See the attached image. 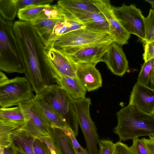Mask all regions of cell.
Here are the masks:
<instances>
[{
	"label": "cell",
	"mask_w": 154,
	"mask_h": 154,
	"mask_svg": "<svg viewBox=\"0 0 154 154\" xmlns=\"http://www.w3.org/2000/svg\"><path fill=\"white\" fill-rule=\"evenodd\" d=\"M14 31L26 67L25 77L36 94L48 86L49 66L46 47L30 22L17 20Z\"/></svg>",
	"instance_id": "obj_1"
},
{
	"label": "cell",
	"mask_w": 154,
	"mask_h": 154,
	"mask_svg": "<svg viewBox=\"0 0 154 154\" xmlns=\"http://www.w3.org/2000/svg\"><path fill=\"white\" fill-rule=\"evenodd\" d=\"M116 116L118 123L114 132L120 141L154 136V114L146 113L135 106L128 105L118 111Z\"/></svg>",
	"instance_id": "obj_2"
},
{
	"label": "cell",
	"mask_w": 154,
	"mask_h": 154,
	"mask_svg": "<svg viewBox=\"0 0 154 154\" xmlns=\"http://www.w3.org/2000/svg\"><path fill=\"white\" fill-rule=\"evenodd\" d=\"M12 21L0 16V70L8 73L25 74L26 67Z\"/></svg>",
	"instance_id": "obj_3"
},
{
	"label": "cell",
	"mask_w": 154,
	"mask_h": 154,
	"mask_svg": "<svg viewBox=\"0 0 154 154\" xmlns=\"http://www.w3.org/2000/svg\"><path fill=\"white\" fill-rule=\"evenodd\" d=\"M45 100L65 120L75 136L78 134L79 123L73 99L58 84L47 86L40 94Z\"/></svg>",
	"instance_id": "obj_4"
},
{
	"label": "cell",
	"mask_w": 154,
	"mask_h": 154,
	"mask_svg": "<svg viewBox=\"0 0 154 154\" xmlns=\"http://www.w3.org/2000/svg\"><path fill=\"white\" fill-rule=\"evenodd\" d=\"M32 86L25 77L8 78L0 82V106L5 108L17 106L32 99L34 95Z\"/></svg>",
	"instance_id": "obj_5"
},
{
	"label": "cell",
	"mask_w": 154,
	"mask_h": 154,
	"mask_svg": "<svg viewBox=\"0 0 154 154\" xmlns=\"http://www.w3.org/2000/svg\"><path fill=\"white\" fill-rule=\"evenodd\" d=\"M112 41H113L108 32H99L84 28L74 31L61 36L54 42L51 48L61 50Z\"/></svg>",
	"instance_id": "obj_6"
},
{
	"label": "cell",
	"mask_w": 154,
	"mask_h": 154,
	"mask_svg": "<svg viewBox=\"0 0 154 154\" xmlns=\"http://www.w3.org/2000/svg\"><path fill=\"white\" fill-rule=\"evenodd\" d=\"M73 104L79 125L85 138L89 154H98L97 144L99 139L94 123L91 118L89 98L74 100Z\"/></svg>",
	"instance_id": "obj_7"
},
{
	"label": "cell",
	"mask_w": 154,
	"mask_h": 154,
	"mask_svg": "<svg viewBox=\"0 0 154 154\" xmlns=\"http://www.w3.org/2000/svg\"><path fill=\"white\" fill-rule=\"evenodd\" d=\"M17 105L27 120L20 127L21 128L36 138L41 136H50L51 125L32 99L19 103Z\"/></svg>",
	"instance_id": "obj_8"
},
{
	"label": "cell",
	"mask_w": 154,
	"mask_h": 154,
	"mask_svg": "<svg viewBox=\"0 0 154 154\" xmlns=\"http://www.w3.org/2000/svg\"><path fill=\"white\" fill-rule=\"evenodd\" d=\"M112 9L116 17L127 31L138 36L143 42L145 38V17L140 10L134 4H125L119 7L112 6Z\"/></svg>",
	"instance_id": "obj_9"
},
{
	"label": "cell",
	"mask_w": 154,
	"mask_h": 154,
	"mask_svg": "<svg viewBox=\"0 0 154 154\" xmlns=\"http://www.w3.org/2000/svg\"><path fill=\"white\" fill-rule=\"evenodd\" d=\"M112 42L91 44L60 51L67 55L75 63L96 64L99 62H103V57Z\"/></svg>",
	"instance_id": "obj_10"
},
{
	"label": "cell",
	"mask_w": 154,
	"mask_h": 154,
	"mask_svg": "<svg viewBox=\"0 0 154 154\" xmlns=\"http://www.w3.org/2000/svg\"><path fill=\"white\" fill-rule=\"evenodd\" d=\"M92 2L106 18L109 26V33L113 41L121 46L127 44L131 34L114 15L110 1L92 0Z\"/></svg>",
	"instance_id": "obj_11"
},
{
	"label": "cell",
	"mask_w": 154,
	"mask_h": 154,
	"mask_svg": "<svg viewBox=\"0 0 154 154\" xmlns=\"http://www.w3.org/2000/svg\"><path fill=\"white\" fill-rule=\"evenodd\" d=\"M46 53L50 68L66 76L77 77L75 63L66 54L53 48H46Z\"/></svg>",
	"instance_id": "obj_12"
},
{
	"label": "cell",
	"mask_w": 154,
	"mask_h": 154,
	"mask_svg": "<svg viewBox=\"0 0 154 154\" xmlns=\"http://www.w3.org/2000/svg\"><path fill=\"white\" fill-rule=\"evenodd\" d=\"M128 105L135 106L146 113L154 114V88L137 82L131 92Z\"/></svg>",
	"instance_id": "obj_13"
},
{
	"label": "cell",
	"mask_w": 154,
	"mask_h": 154,
	"mask_svg": "<svg viewBox=\"0 0 154 154\" xmlns=\"http://www.w3.org/2000/svg\"><path fill=\"white\" fill-rule=\"evenodd\" d=\"M103 62L114 74L123 76L128 69V62L121 45L112 41L103 58Z\"/></svg>",
	"instance_id": "obj_14"
},
{
	"label": "cell",
	"mask_w": 154,
	"mask_h": 154,
	"mask_svg": "<svg viewBox=\"0 0 154 154\" xmlns=\"http://www.w3.org/2000/svg\"><path fill=\"white\" fill-rule=\"evenodd\" d=\"M62 10L64 12L69 13L76 18L86 29L99 32H109L108 23L101 13L71 9Z\"/></svg>",
	"instance_id": "obj_15"
},
{
	"label": "cell",
	"mask_w": 154,
	"mask_h": 154,
	"mask_svg": "<svg viewBox=\"0 0 154 154\" xmlns=\"http://www.w3.org/2000/svg\"><path fill=\"white\" fill-rule=\"evenodd\" d=\"M75 63L76 76L86 91H93L102 87L101 75L96 67V64Z\"/></svg>",
	"instance_id": "obj_16"
},
{
	"label": "cell",
	"mask_w": 154,
	"mask_h": 154,
	"mask_svg": "<svg viewBox=\"0 0 154 154\" xmlns=\"http://www.w3.org/2000/svg\"><path fill=\"white\" fill-rule=\"evenodd\" d=\"M51 80L61 87L74 100L85 98L86 90L77 77H71L62 74L49 67Z\"/></svg>",
	"instance_id": "obj_17"
},
{
	"label": "cell",
	"mask_w": 154,
	"mask_h": 154,
	"mask_svg": "<svg viewBox=\"0 0 154 154\" xmlns=\"http://www.w3.org/2000/svg\"><path fill=\"white\" fill-rule=\"evenodd\" d=\"M51 2L50 0H0V16L4 19L12 21L20 9L31 5Z\"/></svg>",
	"instance_id": "obj_18"
},
{
	"label": "cell",
	"mask_w": 154,
	"mask_h": 154,
	"mask_svg": "<svg viewBox=\"0 0 154 154\" xmlns=\"http://www.w3.org/2000/svg\"><path fill=\"white\" fill-rule=\"evenodd\" d=\"M65 18L60 20L55 26L46 47L51 48L58 38L70 32L85 28L84 26L72 15L64 12Z\"/></svg>",
	"instance_id": "obj_19"
},
{
	"label": "cell",
	"mask_w": 154,
	"mask_h": 154,
	"mask_svg": "<svg viewBox=\"0 0 154 154\" xmlns=\"http://www.w3.org/2000/svg\"><path fill=\"white\" fill-rule=\"evenodd\" d=\"M32 100L39 108L51 128L70 129L62 116L52 108L40 94H35Z\"/></svg>",
	"instance_id": "obj_20"
},
{
	"label": "cell",
	"mask_w": 154,
	"mask_h": 154,
	"mask_svg": "<svg viewBox=\"0 0 154 154\" xmlns=\"http://www.w3.org/2000/svg\"><path fill=\"white\" fill-rule=\"evenodd\" d=\"M35 137L20 127L11 134L12 143L16 150L25 154H35L33 144Z\"/></svg>",
	"instance_id": "obj_21"
},
{
	"label": "cell",
	"mask_w": 154,
	"mask_h": 154,
	"mask_svg": "<svg viewBox=\"0 0 154 154\" xmlns=\"http://www.w3.org/2000/svg\"><path fill=\"white\" fill-rule=\"evenodd\" d=\"M50 136L59 154H77L69 139L61 129L52 128Z\"/></svg>",
	"instance_id": "obj_22"
},
{
	"label": "cell",
	"mask_w": 154,
	"mask_h": 154,
	"mask_svg": "<svg viewBox=\"0 0 154 154\" xmlns=\"http://www.w3.org/2000/svg\"><path fill=\"white\" fill-rule=\"evenodd\" d=\"M63 19H37L31 22L46 47L55 26L60 20Z\"/></svg>",
	"instance_id": "obj_23"
},
{
	"label": "cell",
	"mask_w": 154,
	"mask_h": 154,
	"mask_svg": "<svg viewBox=\"0 0 154 154\" xmlns=\"http://www.w3.org/2000/svg\"><path fill=\"white\" fill-rule=\"evenodd\" d=\"M57 5L62 9L80 10L100 13L99 9L92 3V0H60Z\"/></svg>",
	"instance_id": "obj_24"
},
{
	"label": "cell",
	"mask_w": 154,
	"mask_h": 154,
	"mask_svg": "<svg viewBox=\"0 0 154 154\" xmlns=\"http://www.w3.org/2000/svg\"><path fill=\"white\" fill-rule=\"evenodd\" d=\"M0 121L15 122L22 125L27 122L18 105L8 108H0Z\"/></svg>",
	"instance_id": "obj_25"
},
{
	"label": "cell",
	"mask_w": 154,
	"mask_h": 154,
	"mask_svg": "<svg viewBox=\"0 0 154 154\" xmlns=\"http://www.w3.org/2000/svg\"><path fill=\"white\" fill-rule=\"evenodd\" d=\"M49 4L33 5L20 10L17 16L20 20L32 22L39 18Z\"/></svg>",
	"instance_id": "obj_26"
},
{
	"label": "cell",
	"mask_w": 154,
	"mask_h": 154,
	"mask_svg": "<svg viewBox=\"0 0 154 154\" xmlns=\"http://www.w3.org/2000/svg\"><path fill=\"white\" fill-rule=\"evenodd\" d=\"M23 125L15 122L0 121V149H3L11 144V134Z\"/></svg>",
	"instance_id": "obj_27"
},
{
	"label": "cell",
	"mask_w": 154,
	"mask_h": 154,
	"mask_svg": "<svg viewBox=\"0 0 154 154\" xmlns=\"http://www.w3.org/2000/svg\"><path fill=\"white\" fill-rule=\"evenodd\" d=\"M154 64V59L144 62L142 65L138 75L137 82L143 85L149 87L151 72Z\"/></svg>",
	"instance_id": "obj_28"
},
{
	"label": "cell",
	"mask_w": 154,
	"mask_h": 154,
	"mask_svg": "<svg viewBox=\"0 0 154 154\" xmlns=\"http://www.w3.org/2000/svg\"><path fill=\"white\" fill-rule=\"evenodd\" d=\"M65 17L64 12L57 5L49 4L44 8L41 16L37 19H63Z\"/></svg>",
	"instance_id": "obj_29"
},
{
	"label": "cell",
	"mask_w": 154,
	"mask_h": 154,
	"mask_svg": "<svg viewBox=\"0 0 154 154\" xmlns=\"http://www.w3.org/2000/svg\"><path fill=\"white\" fill-rule=\"evenodd\" d=\"M145 38L143 44L154 41V10L150 9L147 16L145 17Z\"/></svg>",
	"instance_id": "obj_30"
},
{
	"label": "cell",
	"mask_w": 154,
	"mask_h": 154,
	"mask_svg": "<svg viewBox=\"0 0 154 154\" xmlns=\"http://www.w3.org/2000/svg\"><path fill=\"white\" fill-rule=\"evenodd\" d=\"M59 129H61L69 138L77 154H89L88 150L82 147L79 144L76 139L75 136L70 128Z\"/></svg>",
	"instance_id": "obj_31"
},
{
	"label": "cell",
	"mask_w": 154,
	"mask_h": 154,
	"mask_svg": "<svg viewBox=\"0 0 154 154\" xmlns=\"http://www.w3.org/2000/svg\"><path fill=\"white\" fill-rule=\"evenodd\" d=\"M98 154H114L115 143L109 140H100L98 142Z\"/></svg>",
	"instance_id": "obj_32"
},
{
	"label": "cell",
	"mask_w": 154,
	"mask_h": 154,
	"mask_svg": "<svg viewBox=\"0 0 154 154\" xmlns=\"http://www.w3.org/2000/svg\"><path fill=\"white\" fill-rule=\"evenodd\" d=\"M129 147L133 154H149L145 144L139 138L133 140L132 144Z\"/></svg>",
	"instance_id": "obj_33"
},
{
	"label": "cell",
	"mask_w": 154,
	"mask_h": 154,
	"mask_svg": "<svg viewBox=\"0 0 154 154\" xmlns=\"http://www.w3.org/2000/svg\"><path fill=\"white\" fill-rule=\"evenodd\" d=\"M33 146L35 154H51L47 145L38 138L34 139Z\"/></svg>",
	"instance_id": "obj_34"
},
{
	"label": "cell",
	"mask_w": 154,
	"mask_h": 154,
	"mask_svg": "<svg viewBox=\"0 0 154 154\" xmlns=\"http://www.w3.org/2000/svg\"><path fill=\"white\" fill-rule=\"evenodd\" d=\"M144 52L143 55L144 62L154 59V41L143 44Z\"/></svg>",
	"instance_id": "obj_35"
},
{
	"label": "cell",
	"mask_w": 154,
	"mask_h": 154,
	"mask_svg": "<svg viewBox=\"0 0 154 154\" xmlns=\"http://www.w3.org/2000/svg\"><path fill=\"white\" fill-rule=\"evenodd\" d=\"M37 138L40 139L47 145L51 154H59L53 140L51 136H41Z\"/></svg>",
	"instance_id": "obj_36"
},
{
	"label": "cell",
	"mask_w": 154,
	"mask_h": 154,
	"mask_svg": "<svg viewBox=\"0 0 154 154\" xmlns=\"http://www.w3.org/2000/svg\"><path fill=\"white\" fill-rule=\"evenodd\" d=\"M115 153L116 154H133L129 147L121 141L115 143Z\"/></svg>",
	"instance_id": "obj_37"
},
{
	"label": "cell",
	"mask_w": 154,
	"mask_h": 154,
	"mask_svg": "<svg viewBox=\"0 0 154 154\" xmlns=\"http://www.w3.org/2000/svg\"><path fill=\"white\" fill-rule=\"evenodd\" d=\"M149 138H143L141 140L146 145L149 154H154V136H150Z\"/></svg>",
	"instance_id": "obj_38"
},
{
	"label": "cell",
	"mask_w": 154,
	"mask_h": 154,
	"mask_svg": "<svg viewBox=\"0 0 154 154\" xmlns=\"http://www.w3.org/2000/svg\"><path fill=\"white\" fill-rule=\"evenodd\" d=\"M2 149L3 154H17L16 150L12 143Z\"/></svg>",
	"instance_id": "obj_39"
},
{
	"label": "cell",
	"mask_w": 154,
	"mask_h": 154,
	"mask_svg": "<svg viewBox=\"0 0 154 154\" xmlns=\"http://www.w3.org/2000/svg\"><path fill=\"white\" fill-rule=\"evenodd\" d=\"M151 86H152L154 88V64L151 74V80L150 82Z\"/></svg>",
	"instance_id": "obj_40"
},
{
	"label": "cell",
	"mask_w": 154,
	"mask_h": 154,
	"mask_svg": "<svg viewBox=\"0 0 154 154\" xmlns=\"http://www.w3.org/2000/svg\"><path fill=\"white\" fill-rule=\"evenodd\" d=\"M146 2L149 3L152 6V9H154V0H145Z\"/></svg>",
	"instance_id": "obj_41"
},
{
	"label": "cell",
	"mask_w": 154,
	"mask_h": 154,
	"mask_svg": "<svg viewBox=\"0 0 154 154\" xmlns=\"http://www.w3.org/2000/svg\"><path fill=\"white\" fill-rule=\"evenodd\" d=\"M16 151H17V154H25L24 153H23V152H22L19 150H16Z\"/></svg>",
	"instance_id": "obj_42"
},
{
	"label": "cell",
	"mask_w": 154,
	"mask_h": 154,
	"mask_svg": "<svg viewBox=\"0 0 154 154\" xmlns=\"http://www.w3.org/2000/svg\"><path fill=\"white\" fill-rule=\"evenodd\" d=\"M114 154H116L114 153Z\"/></svg>",
	"instance_id": "obj_43"
},
{
	"label": "cell",
	"mask_w": 154,
	"mask_h": 154,
	"mask_svg": "<svg viewBox=\"0 0 154 154\" xmlns=\"http://www.w3.org/2000/svg\"><path fill=\"white\" fill-rule=\"evenodd\" d=\"M153 10H154V9H153Z\"/></svg>",
	"instance_id": "obj_44"
}]
</instances>
